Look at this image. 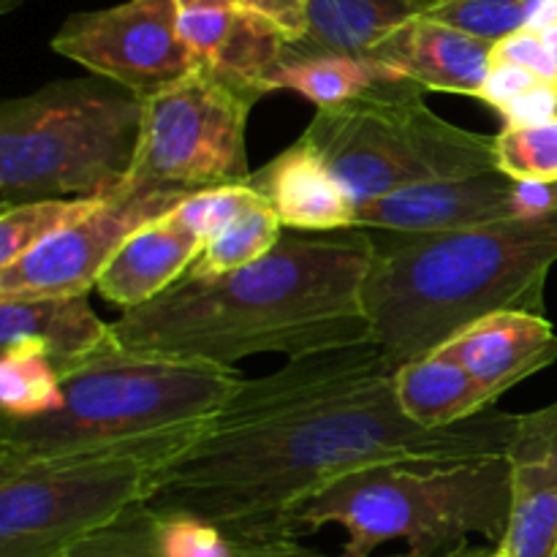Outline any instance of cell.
<instances>
[{
    "label": "cell",
    "mask_w": 557,
    "mask_h": 557,
    "mask_svg": "<svg viewBox=\"0 0 557 557\" xmlns=\"http://www.w3.org/2000/svg\"><path fill=\"white\" fill-rule=\"evenodd\" d=\"M373 237L362 228L283 232L253 264L218 277L185 275L163 297L112 324L123 351L237 370L248 357H308L373 343L364 281Z\"/></svg>",
    "instance_id": "2"
},
{
    "label": "cell",
    "mask_w": 557,
    "mask_h": 557,
    "mask_svg": "<svg viewBox=\"0 0 557 557\" xmlns=\"http://www.w3.org/2000/svg\"><path fill=\"white\" fill-rule=\"evenodd\" d=\"M446 557H500V555H498V547H493V544H487V547H473V544H466V547L455 549V553H449Z\"/></svg>",
    "instance_id": "34"
},
{
    "label": "cell",
    "mask_w": 557,
    "mask_h": 557,
    "mask_svg": "<svg viewBox=\"0 0 557 557\" xmlns=\"http://www.w3.org/2000/svg\"><path fill=\"white\" fill-rule=\"evenodd\" d=\"M397 76L386 74L368 58L348 54H299L286 49V58L270 76L272 90H294L319 109H335L351 98L362 96L373 85Z\"/></svg>",
    "instance_id": "22"
},
{
    "label": "cell",
    "mask_w": 557,
    "mask_h": 557,
    "mask_svg": "<svg viewBox=\"0 0 557 557\" xmlns=\"http://www.w3.org/2000/svg\"><path fill=\"white\" fill-rule=\"evenodd\" d=\"M205 248V239L177 215V210H169L125 239L103 270L98 292L107 302L128 313L177 286Z\"/></svg>",
    "instance_id": "16"
},
{
    "label": "cell",
    "mask_w": 557,
    "mask_h": 557,
    "mask_svg": "<svg viewBox=\"0 0 557 557\" xmlns=\"http://www.w3.org/2000/svg\"><path fill=\"white\" fill-rule=\"evenodd\" d=\"M555 557H557V553H555Z\"/></svg>",
    "instance_id": "39"
},
{
    "label": "cell",
    "mask_w": 557,
    "mask_h": 557,
    "mask_svg": "<svg viewBox=\"0 0 557 557\" xmlns=\"http://www.w3.org/2000/svg\"><path fill=\"white\" fill-rule=\"evenodd\" d=\"M180 9H194V5H234V0H177Z\"/></svg>",
    "instance_id": "36"
},
{
    "label": "cell",
    "mask_w": 557,
    "mask_h": 557,
    "mask_svg": "<svg viewBox=\"0 0 557 557\" xmlns=\"http://www.w3.org/2000/svg\"><path fill=\"white\" fill-rule=\"evenodd\" d=\"M395 370L375 343H364L245 379L147 504L234 536L281 539L299 504L348 473L509 451L522 413L490 408L455 428H419L397 403Z\"/></svg>",
    "instance_id": "1"
},
{
    "label": "cell",
    "mask_w": 557,
    "mask_h": 557,
    "mask_svg": "<svg viewBox=\"0 0 557 557\" xmlns=\"http://www.w3.org/2000/svg\"><path fill=\"white\" fill-rule=\"evenodd\" d=\"M103 201L107 199H41L0 210V267L96 212Z\"/></svg>",
    "instance_id": "26"
},
{
    "label": "cell",
    "mask_w": 557,
    "mask_h": 557,
    "mask_svg": "<svg viewBox=\"0 0 557 557\" xmlns=\"http://www.w3.org/2000/svg\"><path fill=\"white\" fill-rule=\"evenodd\" d=\"M180 196L123 188L96 212L44 239L25 256L0 267V299L87 297L125 239L145 223L166 215Z\"/></svg>",
    "instance_id": "11"
},
{
    "label": "cell",
    "mask_w": 557,
    "mask_h": 557,
    "mask_svg": "<svg viewBox=\"0 0 557 557\" xmlns=\"http://www.w3.org/2000/svg\"><path fill=\"white\" fill-rule=\"evenodd\" d=\"M392 381L403 413L419 428H455L495 408L484 386L441 348L400 364Z\"/></svg>",
    "instance_id": "20"
},
{
    "label": "cell",
    "mask_w": 557,
    "mask_h": 557,
    "mask_svg": "<svg viewBox=\"0 0 557 557\" xmlns=\"http://www.w3.org/2000/svg\"><path fill=\"white\" fill-rule=\"evenodd\" d=\"M288 232L330 234L354 228L357 205L308 141L297 139L248 180Z\"/></svg>",
    "instance_id": "17"
},
{
    "label": "cell",
    "mask_w": 557,
    "mask_h": 557,
    "mask_svg": "<svg viewBox=\"0 0 557 557\" xmlns=\"http://www.w3.org/2000/svg\"><path fill=\"white\" fill-rule=\"evenodd\" d=\"M11 346H36L63 379L117 343L87 297H38L0 299V348Z\"/></svg>",
    "instance_id": "18"
},
{
    "label": "cell",
    "mask_w": 557,
    "mask_h": 557,
    "mask_svg": "<svg viewBox=\"0 0 557 557\" xmlns=\"http://www.w3.org/2000/svg\"><path fill=\"white\" fill-rule=\"evenodd\" d=\"M139 98L114 82L65 79L0 103V210L41 199H112L141 136Z\"/></svg>",
    "instance_id": "6"
},
{
    "label": "cell",
    "mask_w": 557,
    "mask_h": 557,
    "mask_svg": "<svg viewBox=\"0 0 557 557\" xmlns=\"http://www.w3.org/2000/svg\"><path fill=\"white\" fill-rule=\"evenodd\" d=\"M234 5L270 20L272 25H277L286 33L292 44L305 36V9H308V0H234Z\"/></svg>",
    "instance_id": "32"
},
{
    "label": "cell",
    "mask_w": 557,
    "mask_h": 557,
    "mask_svg": "<svg viewBox=\"0 0 557 557\" xmlns=\"http://www.w3.org/2000/svg\"><path fill=\"white\" fill-rule=\"evenodd\" d=\"M234 5H194V9H180L177 30L185 47L190 49L196 63H205L221 47L228 25H232Z\"/></svg>",
    "instance_id": "29"
},
{
    "label": "cell",
    "mask_w": 557,
    "mask_h": 557,
    "mask_svg": "<svg viewBox=\"0 0 557 557\" xmlns=\"http://www.w3.org/2000/svg\"><path fill=\"white\" fill-rule=\"evenodd\" d=\"M259 199V190L250 183H237V185H221V188L199 190V194L188 196V199L180 201L174 210L177 215L199 234L205 243L215 239L234 218L243 215L253 201Z\"/></svg>",
    "instance_id": "28"
},
{
    "label": "cell",
    "mask_w": 557,
    "mask_h": 557,
    "mask_svg": "<svg viewBox=\"0 0 557 557\" xmlns=\"http://www.w3.org/2000/svg\"><path fill=\"white\" fill-rule=\"evenodd\" d=\"M283 223L281 218L272 212L267 205L264 196L248 207L239 218H234L215 239L207 243L201 250L199 261L190 267L188 275L194 277H218L226 272L243 270V267L253 264V261L264 259L283 237Z\"/></svg>",
    "instance_id": "24"
},
{
    "label": "cell",
    "mask_w": 557,
    "mask_h": 557,
    "mask_svg": "<svg viewBox=\"0 0 557 557\" xmlns=\"http://www.w3.org/2000/svg\"><path fill=\"white\" fill-rule=\"evenodd\" d=\"M424 16L498 44L520 30H542L557 20V0H438Z\"/></svg>",
    "instance_id": "23"
},
{
    "label": "cell",
    "mask_w": 557,
    "mask_h": 557,
    "mask_svg": "<svg viewBox=\"0 0 557 557\" xmlns=\"http://www.w3.org/2000/svg\"><path fill=\"white\" fill-rule=\"evenodd\" d=\"M205 424L0 468V557H60L150 500Z\"/></svg>",
    "instance_id": "7"
},
{
    "label": "cell",
    "mask_w": 557,
    "mask_h": 557,
    "mask_svg": "<svg viewBox=\"0 0 557 557\" xmlns=\"http://www.w3.org/2000/svg\"><path fill=\"white\" fill-rule=\"evenodd\" d=\"M288 44L292 41L281 27L253 11L234 5L232 25L223 36L221 47L212 52L210 60L196 65H205L234 90L259 101L261 96L270 92V76L286 58Z\"/></svg>",
    "instance_id": "21"
},
{
    "label": "cell",
    "mask_w": 557,
    "mask_h": 557,
    "mask_svg": "<svg viewBox=\"0 0 557 557\" xmlns=\"http://www.w3.org/2000/svg\"><path fill=\"white\" fill-rule=\"evenodd\" d=\"M506 125H533L557 117V87L539 85L522 98H517L504 112Z\"/></svg>",
    "instance_id": "33"
},
{
    "label": "cell",
    "mask_w": 557,
    "mask_h": 557,
    "mask_svg": "<svg viewBox=\"0 0 557 557\" xmlns=\"http://www.w3.org/2000/svg\"><path fill=\"white\" fill-rule=\"evenodd\" d=\"M438 0H308L305 36L288 44L299 54L364 58L389 33L428 14Z\"/></svg>",
    "instance_id": "19"
},
{
    "label": "cell",
    "mask_w": 557,
    "mask_h": 557,
    "mask_svg": "<svg viewBox=\"0 0 557 557\" xmlns=\"http://www.w3.org/2000/svg\"><path fill=\"white\" fill-rule=\"evenodd\" d=\"M495 166L515 183L557 185V117L533 125H504L493 136Z\"/></svg>",
    "instance_id": "27"
},
{
    "label": "cell",
    "mask_w": 557,
    "mask_h": 557,
    "mask_svg": "<svg viewBox=\"0 0 557 557\" xmlns=\"http://www.w3.org/2000/svg\"><path fill=\"white\" fill-rule=\"evenodd\" d=\"M337 183L362 205L413 185L495 172L493 136L449 123L424 90L386 79L335 109H319L305 134Z\"/></svg>",
    "instance_id": "8"
},
{
    "label": "cell",
    "mask_w": 557,
    "mask_h": 557,
    "mask_svg": "<svg viewBox=\"0 0 557 557\" xmlns=\"http://www.w3.org/2000/svg\"><path fill=\"white\" fill-rule=\"evenodd\" d=\"M0 417L27 419L60 403V373L36 346L0 348Z\"/></svg>",
    "instance_id": "25"
},
{
    "label": "cell",
    "mask_w": 557,
    "mask_h": 557,
    "mask_svg": "<svg viewBox=\"0 0 557 557\" xmlns=\"http://www.w3.org/2000/svg\"><path fill=\"white\" fill-rule=\"evenodd\" d=\"M20 0H0V11H11Z\"/></svg>",
    "instance_id": "37"
},
{
    "label": "cell",
    "mask_w": 557,
    "mask_h": 557,
    "mask_svg": "<svg viewBox=\"0 0 557 557\" xmlns=\"http://www.w3.org/2000/svg\"><path fill=\"white\" fill-rule=\"evenodd\" d=\"M517 215H531L522 205L520 183L495 169L381 196L359 207L354 228L386 234H449Z\"/></svg>",
    "instance_id": "12"
},
{
    "label": "cell",
    "mask_w": 557,
    "mask_h": 557,
    "mask_svg": "<svg viewBox=\"0 0 557 557\" xmlns=\"http://www.w3.org/2000/svg\"><path fill=\"white\" fill-rule=\"evenodd\" d=\"M177 20V0H125L69 16L52 38V49L145 103L196 69Z\"/></svg>",
    "instance_id": "10"
},
{
    "label": "cell",
    "mask_w": 557,
    "mask_h": 557,
    "mask_svg": "<svg viewBox=\"0 0 557 557\" xmlns=\"http://www.w3.org/2000/svg\"><path fill=\"white\" fill-rule=\"evenodd\" d=\"M493 60H498V63L522 65V69H528L531 74H536L539 79L549 82V85L557 87V65L536 30H520L515 33V36L495 44Z\"/></svg>",
    "instance_id": "30"
},
{
    "label": "cell",
    "mask_w": 557,
    "mask_h": 557,
    "mask_svg": "<svg viewBox=\"0 0 557 557\" xmlns=\"http://www.w3.org/2000/svg\"><path fill=\"white\" fill-rule=\"evenodd\" d=\"M493 47L495 44L468 36L444 22L417 16L389 33L364 58L422 90L479 98L493 69Z\"/></svg>",
    "instance_id": "14"
},
{
    "label": "cell",
    "mask_w": 557,
    "mask_h": 557,
    "mask_svg": "<svg viewBox=\"0 0 557 557\" xmlns=\"http://www.w3.org/2000/svg\"><path fill=\"white\" fill-rule=\"evenodd\" d=\"M536 33H539V36H542L544 47H547V52L553 54V60H555V65H557V20L549 22L547 27H542V30H536Z\"/></svg>",
    "instance_id": "35"
},
{
    "label": "cell",
    "mask_w": 557,
    "mask_h": 557,
    "mask_svg": "<svg viewBox=\"0 0 557 557\" xmlns=\"http://www.w3.org/2000/svg\"><path fill=\"white\" fill-rule=\"evenodd\" d=\"M373 237L364 313L395 368L435 351L500 310L547 315L544 286L557 261V210L449 234Z\"/></svg>",
    "instance_id": "3"
},
{
    "label": "cell",
    "mask_w": 557,
    "mask_h": 557,
    "mask_svg": "<svg viewBox=\"0 0 557 557\" xmlns=\"http://www.w3.org/2000/svg\"><path fill=\"white\" fill-rule=\"evenodd\" d=\"M243 381L239 370L114 346L63 375L52 411L0 417V468L210 422Z\"/></svg>",
    "instance_id": "5"
},
{
    "label": "cell",
    "mask_w": 557,
    "mask_h": 557,
    "mask_svg": "<svg viewBox=\"0 0 557 557\" xmlns=\"http://www.w3.org/2000/svg\"><path fill=\"white\" fill-rule=\"evenodd\" d=\"M441 351L462 364L495 403L557 359V332L547 315L500 310L457 332Z\"/></svg>",
    "instance_id": "15"
},
{
    "label": "cell",
    "mask_w": 557,
    "mask_h": 557,
    "mask_svg": "<svg viewBox=\"0 0 557 557\" xmlns=\"http://www.w3.org/2000/svg\"><path fill=\"white\" fill-rule=\"evenodd\" d=\"M509 457L462 462H397L348 473L299 504L281 539L341 525V557H370L381 544L406 542L417 557H446L471 536L498 547L509 528Z\"/></svg>",
    "instance_id": "4"
},
{
    "label": "cell",
    "mask_w": 557,
    "mask_h": 557,
    "mask_svg": "<svg viewBox=\"0 0 557 557\" xmlns=\"http://www.w3.org/2000/svg\"><path fill=\"white\" fill-rule=\"evenodd\" d=\"M253 98L196 65L183 82L145 101L128 190L188 196L248 183V114Z\"/></svg>",
    "instance_id": "9"
},
{
    "label": "cell",
    "mask_w": 557,
    "mask_h": 557,
    "mask_svg": "<svg viewBox=\"0 0 557 557\" xmlns=\"http://www.w3.org/2000/svg\"><path fill=\"white\" fill-rule=\"evenodd\" d=\"M511 511L500 557L557 553V400L522 413L509 451Z\"/></svg>",
    "instance_id": "13"
},
{
    "label": "cell",
    "mask_w": 557,
    "mask_h": 557,
    "mask_svg": "<svg viewBox=\"0 0 557 557\" xmlns=\"http://www.w3.org/2000/svg\"><path fill=\"white\" fill-rule=\"evenodd\" d=\"M400 557H417V555H400Z\"/></svg>",
    "instance_id": "38"
},
{
    "label": "cell",
    "mask_w": 557,
    "mask_h": 557,
    "mask_svg": "<svg viewBox=\"0 0 557 557\" xmlns=\"http://www.w3.org/2000/svg\"><path fill=\"white\" fill-rule=\"evenodd\" d=\"M539 85H549V82L539 79L536 74H531V71L522 69V65L498 63V60H493V69H490L487 79H484L479 101H484L487 107L498 109V112L504 114L517 98H522L525 92H531L533 87Z\"/></svg>",
    "instance_id": "31"
}]
</instances>
